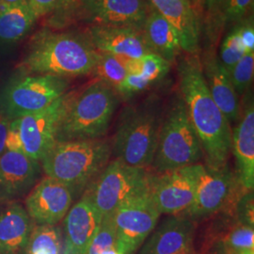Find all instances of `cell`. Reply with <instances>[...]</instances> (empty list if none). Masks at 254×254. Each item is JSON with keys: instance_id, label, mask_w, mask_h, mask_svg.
<instances>
[{"instance_id": "35", "label": "cell", "mask_w": 254, "mask_h": 254, "mask_svg": "<svg viewBox=\"0 0 254 254\" xmlns=\"http://www.w3.org/2000/svg\"><path fill=\"white\" fill-rule=\"evenodd\" d=\"M27 2L35 17L38 18L56 9L68 6L72 0H27Z\"/></svg>"}, {"instance_id": "32", "label": "cell", "mask_w": 254, "mask_h": 254, "mask_svg": "<svg viewBox=\"0 0 254 254\" xmlns=\"http://www.w3.org/2000/svg\"><path fill=\"white\" fill-rule=\"evenodd\" d=\"M245 54V48L242 45L235 27L224 39L221 45L220 55L218 57L219 61L223 67L227 70L228 73H230L234 66Z\"/></svg>"}, {"instance_id": "2", "label": "cell", "mask_w": 254, "mask_h": 254, "mask_svg": "<svg viewBox=\"0 0 254 254\" xmlns=\"http://www.w3.org/2000/svg\"><path fill=\"white\" fill-rule=\"evenodd\" d=\"M118 104L115 89L99 79L82 91L66 93L56 142L105 137Z\"/></svg>"}, {"instance_id": "8", "label": "cell", "mask_w": 254, "mask_h": 254, "mask_svg": "<svg viewBox=\"0 0 254 254\" xmlns=\"http://www.w3.org/2000/svg\"><path fill=\"white\" fill-rule=\"evenodd\" d=\"M152 175L147 169L115 159L108 164L85 193L103 217L113 215L124 202L150 189Z\"/></svg>"}, {"instance_id": "15", "label": "cell", "mask_w": 254, "mask_h": 254, "mask_svg": "<svg viewBox=\"0 0 254 254\" xmlns=\"http://www.w3.org/2000/svg\"><path fill=\"white\" fill-rule=\"evenodd\" d=\"M240 118L232 129V152L236 162V176L245 190L254 188V103L253 91L246 92Z\"/></svg>"}, {"instance_id": "3", "label": "cell", "mask_w": 254, "mask_h": 254, "mask_svg": "<svg viewBox=\"0 0 254 254\" xmlns=\"http://www.w3.org/2000/svg\"><path fill=\"white\" fill-rule=\"evenodd\" d=\"M98 58L99 52L87 36L43 32L37 36L19 67L26 73L66 78L90 74Z\"/></svg>"}, {"instance_id": "17", "label": "cell", "mask_w": 254, "mask_h": 254, "mask_svg": "<svg viewBox=\"0 0 254 254\" xmlns=\"http://www.w3.org/2000/svg\"><path fill=\"white\" fill-rule=\"evenodd\" d=\"M103 215L84 192L65 216L63 254H85L100 228Z\"/></svg>"}, {"instance_id": "11", "label": "cell", "mask_w": 254, "mask_h": 254, "mask_svg": "<svg viewBox=\"0 0 254 254\" xmlns=\"http://www.w3.org/2000/svg\"><path fill=\"white\" fill-rule=\"evenodd\" d=\"M240 189L243 188L228 164L220 169H212L204 165L194 201L181 215L194 222L212 217L219 211L228 208L232 201H236L238 198L236 200L235 197L242 192L237 193Z\"/></svg>"}, {"instance_id": "25", "label": "cell", "mask_w": 254, "mask_h": 254, "mask_svg": "<svg viewBox=\"0 0 254 254\" xmlns=\"http://www.w3.org/2000/svg\"><path fill=\"white\" fill-rule=\"evenodd\" d=\"M36 17L27 1L0 9V41L15 42L33 27Z\"/></svg>"}, {"instance_id": "22", "label": "cell", "mask_w": 254, "mask_h": 254, "mask_svg": "<svg viewBox=\"0 0 254 254\" xmlns=\"http://www.w3.org/2000/svg\"><path fill=\"white\" fill-rule=\"evenodd\" d=\"M33 230L26 209L12 203L0 214V254H24Z\"/></svg>"}, {"instance_id": "10", "label": "cell", "mask_w": 254, "mask_h": 254, "mask_svg": "<svg viewBox=\"0 0 254 254\" xmlns=\"http://www.w3.org/2000/svg\"><path fill=\"white\" fill-rule=\"evenodd\" d=\"M203 167L197 163L152 175L150 193L161 215H181L190 207Z\"/></svg>"}, {"instance_id": "12", "label": "cell", "mask_w": 254, "mask_h": 254, "mask_svg": "<svg viewBox=\"0 0 254 254\" xmlns=\"http://www.w3.org/2000/svg\"><path fill=\"white\" fill-rule=\"evenodd\" d=\"M65 99L66 93L46 109L17 119L23 153L28 157L41 162L56 143Z\"/></svg>"}, {"instance_id": "6", "label": "cell", "mask_w": 254, "mask_h": 254, "mask_svg": "<svg viewBox=\"0 0 254 254\" xmlns=\"http://www.w3.org/2000/svg\"><path fill=\"white\" fill-rule=\"evenodd\" d=\"M203 151L180 93L164 109L154 159L155 173H162L200 163Z\"/></svg>"}, {"instance_id": "36", "label": "cell", "mask_w": 254, "mask_h": 254, "mask_svg": "<svg viewBox=\"0 0 254 254\" xmlns=\"http://www.w3.org/2000/svg\"><path fill=\"white\" fill-rule=\"evenodd\" d=\"M239 39L245 48L246 53L254 52V27L253 16L251 19L240 22L236 27Z\"/></svg>"}, {"instance_id": "41", "label": "cell", "mask_w": 254, "mask_h": 254, "mask_svg": "<svg viewBox=\"0 0 254 254\" xmlns=\"http://www.w3.org/2000/svg\"><path fill=\"white\" fill-rule=\"evenodd\" d=\"M218 0H205V4H204V8L206 9V10H209L211 9Z\"/></svg>"}, {"instance_id": "14", "label": "cell", "mask_w": 254, "mask_h": 254, "mask_svg": "<svg viewBox=\"0 0 254 254\" xmlns=\"http://www.w3.org/2000/svg\"><path fill=\"white\" fill-rule=\"evenodd\" d=\"M196 222L189 218L168 216L156 225L137 254H196Z\"/></svg>"}, {"instance_id": "43", "label": "cell", "mask_w": 254, "mask_h": 254, "mask_svg": "<svg viewBox=\"0 0 254 254\" xmlns=\"http://www.w3.org/2000/svg\"></svg>"}, {"instance_id": "29", "label": "cell", "mask_w": 254, "mask_h": 254, "mask_svg": "<svg viewBox=\"0 0 254 254\" xmlns=\"http://www.w3.org/2000/svg\"><path fill=\"white\" fill-rule=\"evenodd\" d=\"M172 64L155 53L145 55L139 59H130L127 63V73H139L151 84L165 77Z\"/></svg>"}, {"instance_id": "28", "label": "cell", "mask_w": 254, "mask_h": 254, "mask_svg": "<svg viewBox=\"0 0 254 254\" xmlns=\"http://www.w3.org/2000/svg\"><path fill=\"white\" fill-rule=\"evenodd\" d=\"M129 60L123 56L99 52V58L91 73L96 79L109 84L116 91L128 73L127 66Z\"/></svg>"}, {"instance_id": "27", "label": "cell", "mask_w": 254, "mask_h": 254, "mask_svg": "<svg viewBox=\"0 0 254 254\" xmlns=\"http://www.w3.org/2000/svg\"><path fill=\"white\" fill-rule=\"evenodd\" d=\"M63 236L56 225H37L33 228L24 254H62Z\"/></svg>"}, {"instance_id": "26", "label": "cell", "mask_w": 254, "mask_h": 254, "mask_svg": "<svg viewBox=\"0 0 254 254\" xmlns=\"http://www.w3.org/2000/svg\"><path fill=\"white\" fill-rule=\"evenodd\" d=\"M254 0H218L207 10L213 29L219 31L222 27L240 23L254 9Z\"/></svg>"}, {"instance_id": "4", "label": "cell", "mask_w": 254, "mask_h": 254, "mask_svg": "<svg viewBox=\"0 0 254 254\" xmlns=\"http://www.w3.org/2000/svg\"><path fill=\"white\" fill-rule=\"evenodd\" d=\"M111 139L56 142L41 160L46 176L65 185L73 197L94 181L109 163Z\"/></svg>"}, {"instance_id": "9", "label": "cell", "mask_w": 254, "mask_h": 254, "mask_svg": "<svg viewBox=\"0 0 254 254\" xmlns=\"http://www.w3.org/2000/svg\"><path fill=\"white\" fill-rule=\"evenodd\" d=\"M160 216L150 189L124 202L112 215L116 249L122 254H135L158 224Z\"/></svg>"}, {"instance_id": "19", "label": "cell", "mask_w": 254, "mask_h": 254, "mask_svg": "<svg viewBox=\"0 0 254 254\" xmlns=\"http://www.w3.org/2000/svg\"><path fill=\"white\" fill-rule=\"evenodd\" d=\"M41 165L24 153L5 151L0 156V200L26 194L36 183Z\"/></svg>"}, {"instance_id": "30", "label": "cell", "mask_w": 254, "mask_h": 254, "mask_svg": "<svg viewBox=\"0 0 254 254\" xmlns=\"http://www.w3.org/2000/svg\"><path fill=\"white\" fill-rule=\"evenodd\" d=\"M254 52L246 53L230 73L231 81L238 96H243L254 80Z\"/></svg>"}, {"instance_id": "7", "label": "cell", "mask_w": 254, "mask_h": 254, "mask_svg": "<svg viewBox=\"0 0 254 254\" xmlns=\"http://www.w3.org/2000/svg\"><path fill=\"white\" fill-rule=\"evenodd\" d=\"M67 78L50 75H22L12 79L0 93V114L10 121L41 111L64 96Z\"/></svg>"}, {"instance_id": "1", "label": "cell", "mask_w": 254, "mask_h": 254, "mask_svg": "<svg viewBox=\"0 0 254 254\" xmlns=\"http://www.w3.org/2000/svg\"><path fill=\"white\" fill-rule=\"evenodd\" d=\"M178 84L191 124L199 136L205 166L220 169L232 153V128L204 80L200 57L186 55L177 63Z\"/></svg>"}, {"instance_id": "13", "label": "cell", "mask_w": 254, "mask_h": 254, "mask_svg": "<svg viewBox=\"0 0 254 254\" xmlns=\"http://www.w3.org/2000/svg\"><path fill=\"white\" fill-rule=\"evenodd\" d=\"M73 194L65 185L46 176L26 199V211L37 225L54 226L73 205Z\"/></svg>"}, {"instance_id": "31", "label": "cell", "mask_w": 254, "mask_h": 254, "mask_svg": "<svg viewBox=\"0 0 254 254\" xmlns=\"http://www.w3.org/2000/svg\"><path fill=\"white\" fill-rule=\"evenodd\" d=\"M116 247V231L112 215L105 216L100 228L92 238L85 254H103L106 251Z\"/></svg>"}, {"instance_id": "18", "label": "cell", "mask_w": 254, "mask_h": 254, "mask_svg": "<svg viewBox=\"0 0 254 254\" xmlns=\"http://www.w3.org/2000/svg\"><path fill=\"white\" fill-rule=\"evenodd\" d=\"M86 36L100 53L118 55L133 60L154 53L143 27L91 26Z\"/></svg>"}, {"instance_id": "5", "label": "cell", "mask_w": 254, "mask_h": 254, "mask_svg": "<svg viewBox=\"0 0 254 254\" xmlns=\"http://www.w3.org/2000/svg\"><path fill=\"white\" fill-rule=\"evenodd\" d=\"M163 113L162 102L156 95L122 111L111 140L115 159L136 168L151 167Z\"/></svg>"}, {"instance_id": "40", "label": "cell", "mask_w": 254, "mask_h": 254, "mask_svg": "<svg viewBox=\"0 0 254 254\" xmlns=\"http://www.w3.org/2000/svg\"><path fill=\"white\" fill-rule=\"evenodd\" d=\"M24 1H27V0H0V2L5 5H14V4L24 2Z\"/></svg>"}, {"instance_id": "38", "label": "cell", "mask_w": 254, "mask_h": 254, "mask_svg": "<svg viewBox=\"0 0 254 254\" xmlns=\"http://www.w3.org/2000/svg\"><path fill=\"white\" fill-rule=\"evenodd\" d=\"M10 120L0 114V156L6 150V139L9 132Z\"/></svg>"}, {"instance_id": "16", "label": "cell", "mask_w": 254, "mask_h": 254, "mask_svg": "<svg viewBox=\"0 0 254 254\" xmlns=\"http://www.w3.org/2000/svg\"><path fill=\"white\" fill-rule=\"evenodd\" d=\"M92 26L143 27L152 5L148 0H82Z\"/></svg>"}, {"instance_id": "37", "label": "cell", "mask_w": 254, "mask_h": 254, "mask_svg": "<svg viewBox=\"0 0 254 254\" xmlns=\"http://www.w3.org/2000/svg\"><path fill=\"white\" fill-rule=\"evenodd\" d=\"M9 152H19L23 153V145L19 133L18 122L17 119H14L10 122L9 132L6 139V150Z\"/></svg>"}, {"instance_id": "44", "label": "cell", "mask_w": 254, "mask_h": 254, "mask_svg": "<svg viewBox=\"0 0 254 254\" xmlns=\"http://www.w3.org/2000/svg\"><path fill=\"white\" fill-rule=\"evenodd\" d=\"M0 4H2V3H1V2H0Z\"/></svg>"}, {"instance_id": "34", "label": "cell", "mask_w": 254, "mask_h": 254, "mask_svg": "<svg viewBox=\"0 0 254 254\" xmlns=\"http://www.w3.org/2000/svg\"><path fill=\"white\" fill-rule=\"evenodd\" d=\"M152 84L139 73H127L126 78L118 86L116 92L119 97L129 99L147 90Z\"/></svg>"}, {"instance_id": "20", "label": "cell", "mask_w": 254, "mask_h": 254, "mask_svg": "<svg viewBox=\"0 0 254 254\" xmlns=\"http://www.w3.org/2000/svg\"><path fill=\"white\" fill-rule=\"evenodd\" d=\"M202 74L209 91L228 122L237 123L240 118L241 105L231 81L230 73L220 63L215 51H208L200 60Z\"/></svg>"}, {"instance_id": "42", "label": "cell", "mask_w": 254, "mask_h": 254, "mask_svg": "<svg viewBox=\"0 0 254 254\" xmlns=\"http://www.w3.org/2000/svg\"><path fill=\"white\" fill-rule=\"evenodd\" d=\"M103 254H122L120 252H119L118 250L116 249V247H114V248H111V249H109L108 251H106L105 253H103Z\"/></svg>"}, {"instance_id": "23", "label": "cell", "mask_w": 254, "mask_h": 254, "mask_svg": "<svg viewBox=\"0 0 254 254\" xmlns=\"http://www.w3.org/2000/svg\"><path fill=\"white\" fill-rule=\"evenodd\" d=\"M143 31L154 53L171 64L177 60L182 50L177 33L153 6L147 15Z\"/></svg>"}, {"instance_id": "39", "label": "cell", "mask_w": 254, "mask_h": 254, "mask_svg": "<svg viewBox=\"0 0 254 254\" xmlns=\"http://www.w3.org/2000/svg\"><path fill=\"white\" fill-rule=\"evenodd\" d=\"M190 3L192 6V8L195 9V11L197 12V10H200L204 8V4H205V0H189Z\"/></svg>"}, {"instance_id": "21", "label": "cell", "mask_w": 254, "mask_h": 254, "mask_svg": "<svg viewBox=\"0 0 254 254\" xmlns=\"http://www.w3.org/2000/svg\"><path fill=\"white\" fill-rule=\"evenodd\" d=\"M170 25L179 38L182 50L198 55L200 49V22L189 0H148Z\"/></svg>"}, {"instance_id": "33", "label": "cell", "mask_w": 254, "mask_h": 254, "mask_svg": "<svg viewBox=\"0 0 254 254\" xmlns=\"http://www.w3.org/2000/svg\"><path fill=\"white\" fill-rule=\"evenodd\" d=\"M254 190H244L235 203V218L242 224L254 227Z\"/></svg>"}, {"instance_id": "24", "label": "cell", "mask_w": 254, "mask_h": 254, "mask_svg": "<svg viewBox=\"0 0 254 254\" xmlns=\"http://www.w3.org/2000/svg\"><path fill=\"white\" fill-rule=\"evenodd\" d=\"M207 254H254V227L236 220L210 236Z\"/></svg>"}]
</instances>
